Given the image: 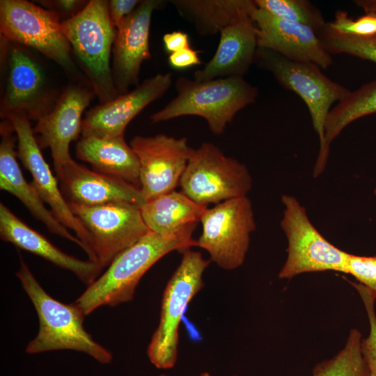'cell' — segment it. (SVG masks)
<instances>
[{"label": "cell", "mask_w": 376, "mask_h": 376, "mask_svg": "<svg viewBox=\"0 0 376 376\" xmlns=\"http://www.w3.org/2000/svg\"><path fill=\"white\" fill-rule=\"evenodd\" d=\"M251 15L239 19L219 33L214 56L203 68L194 72V79L243 77L254 64L258 49L257 27Z\"/></svg>", "instance_id": "obj_21"}, {"label": "cell", "mask_w": 376, "mask_h": 376, "mask_svg": "<svg viewBox=\"0 0 376 376\" xmlns=\"http://www.w3.org/2000/svg\"><path fill=\"white\" fill-rule=\"evenodd\" d=\"M16 276L39 320L38 334L28 343L27 353L71 350L86 353L101 363L111 362V353L86 331L83 324L86 315L75 302L66 304L51 297L22 258Z\"/></svg>", "instance_id": "obj_2"}, {"label": "cell", "mask_w": 376, "mask_h": 376, "mask_svg": "<svg viewBox=\"0 0 376 376\" xmlns=\"http://www.w3.org/2000/svg\"><path fill=\"white\" fill-rule=\"evenodd\" d=\"M0 116L38 121L49 113L62 91L53 86L41 61L27 47L1 37Z\"/></svg>", "instance_id": "obj_5"}, {"label": "cell", "mask_w": 376, "mask_h": 376, "mask_svg": "<svg viewBox=\"0 0 376 376\" xmlns=\"http://www.w3.org/2000/svg\"><path fill=\"white\" fill-rule=\"evenodd\" d=\"M362 339L360 331L352 329L343 349L332 358L318 363L312 376H368Z\"/></svg>", "instance_id": "obj_27"}, {"label": "cell", "mask_w": 376, "mask_h": 376, "mask_svg": "<svg viewBox=\"0 0 376 376\" xmlns=\"http://www.w3.org/2000/svg\"><path fill=\"white\" fill-rule=\"evenodd\" d=\"M77 157L94 171L123 180L140 189L139 162L124 136H81L76 145Z\"/></svg>", "instance_id": "obj_23"}, {"label": "cell", "mask_w": 376, "mask_h": 376, "mask_svg": "<svg viewBox=\"0 0 376 376\" xmlns=\"http://www.w3.org/2000/svg\"><path fill=\"white\" fill-rule=\"evenodd\" d=\"M95 96L88 84L72 81L63 89L51 111L33 128L40 148H49L56 173L72 160L70 145L81 134L82 114Z\"/></svg>", "instance_id": "obj_14"}, {"label": "cell", "mask_w": 376, "mask_h": 376, "mask_svg": "<svg viewBox=\"0 0 376 376\" xmlns=\"http://www.w3.org/2000/svg\"><path fill=\"white\" fill-rule=\"evenodd\" d=\"M281 201L284 209L280 224L288 247L279 278L290 279L304 273L326 271L345 274L349 253L320 234L309 219L305 207L295 196L284 194Z\"/></svg>", "instance_id": "obj_9"}, {"label": "cell", "mask_w": 376, "mask_h": 376, "mask_svg": "<svg viewBox=\"0 0 376 376\" xmlns=\"http://www.w3.org/2000/svg\"><path fill=\"white\" fill-rule=\"evenodd\" d=\"M74 215L88 235L86 253L102 268L148 231L140 207L130 203H112L86 206L69 203Z\"/></svg>", "instance_id": "obj_11"}, {"label": "cell", "mask_w": 376, "mask_h": 376, "mask_svg": "<svg viewBox=\"0 0 376 376\" xmlns=\"http://www.w3.org/2000/svg\"><path fill=\"white\" fill-rule=\"evenodd\" d=\"M318 36L325 50L331 55L347 54L376 63V34L343 33L327 23Z\"/></svg>", "instance_id": "obj_28"}, {"label": "cell", "mask_w": 376, "mask_h": 376, "mask_svg": "<svg viewBox=\"0 0 376 376\" xmlns=\"http://www.w3.org/2000/svg\"><path fill=\"white\" fill-rule=\"evenodd\" d=\"M200 222L202 233L197 246L205 250L218 267L233 270L242 266L256 225L253 207L246 196L235 198L207 208Z\"/></svg>", "instance_id": "obj_12"}, {"label": "cell", "mask_w": 376, "mask_h": 376, "mask_svg": "<svg viewBox=\"0 0 376 376\" xmlns=\"http://www.w3.org/2000/svg\"><path fill=\"white\" fill-rule=\"evenodd\" d=\"M0 237L20 249L37 255L61 268L72 272L88 285L100 274L97 263L82 260L62 251L44 235L17 217L3 203H0Z\"/></svg>", "instance_id": "obj_22"}, {"label": "cell", "mask_w": 376, "mask_h": 376, "mask_svg": "<svg viewBox=\"0 0 376 376\" xmlns=\"http://www.w3.org/2000/svg\"><path fill=\"white\" fill-rule=\"evenodd\" d=\"M69 203L97 206L126 203L139 207L146 203L140 189L117 178L92 171L73 159L56 173Z\"/></svg>", "instance_id": "obj_19"}, {"label": "cell", "mask_w": 376, "mask_h": 376, "mask_svg": "<svg viewBox=\"0 0 376 376\" xmlns=\"http://www.w3.org/2000/svg\"><path fill=\"white\" fill-rule=\"evenodd\" d=\"M254 63L271 72L281 85L296 93L306 104L320 141L319 154L313 169V176L318 177L327 162L324 155L327 115L331 105L346 97L350 91L327 77L316 64L291 61L270 49L258 47Z\"/></svg>", "instance_id": "obj_7"}, {"label": "cell", "mask_w": 376, "mask_h": 376, "mask_svg": "<svg viewBox=\"0 0 376 376\" xmlns=\"http://www.w3.org/2000/svg\"><path fill=\"white\" fill-rule=\"evenodd\" d=\"M199 52L191 47L185 48L169 54V65L178 70H182L201 63Z\"/></svg>", "instance_id": "obj_34"}, {"label": "cell", "mask_w": 376, "mask_h": 376, "mask_svg": "<svg viewBox=\"0 0 376 376\" xmlns=\"http://www.w3.org/2000/svg\"><path fill=\"white\" fill-rule=\"evenodd\" d=\"M62 28L100 103L117 97L110 63L117 30L110 19L108 1H88L76 15L62 22Z\"/></svg>", "instance_id": "obj_4"}, {"label": "cell", "mask_w": 376, "mask_h": 376, "mask_svg": "<svg viewBox=\"0 0 376 376\" xmlns=\"http://www.w3.org/2000/svg\"><path fill=\"white\" fill-rule=\"evenodd\" d=\"M3 118L8 119L13 125L17 137V157L32 175L31 185L42 201L49 205L50 211L57 220L67 228L75 232L83 244V250L86 252V230L72 213L58 187L57 180L43 157L30 120L19 114H10Z\"/></svg>", "instance_id": "obj_15"}, {"label": "cell", "mask_w": 376, "mask_h": 376, "mask_svg": "<svg viewBox=\"0 0 376 376\" xmlns=\"http://www.w3.org/2000/svg\"><path fill=\"white\" fill-rule=\"evenodd\" d=\"M163 42L165 50L169 54L190 47L188 35L180 31L164 34Z\"/></svg>", "instance_id": "obj_35"}, {"label": "cell", "mask_w": 376, "mask_h": 376, "mask_svg": "<svg viewBox=\"0 0 376 376\" xmlns=\"http://www.w3.org/2000/svg\"><path fill=\"white\" fill-rule=\"evenodd\" d=\"M182 252L164 290L159 324L147 349L150 361L159 369L171 368L177 361L180 324L187 305L203 287V275L211 262L198 251Z\"/></svg>", "instance_id": "obj_8"}, {"label": "cell", "mask_w": 376, "mask_h": 376, "mask_svg": "<svg viewBox=\"0 0 376 376\" xmlns=\"http://www.w3.org/2000/svg\"><path fill=\"white\" fill-rule=\"evenodd\" d=\"M175 86L176 96L152 113L151 121L157 123L185 116H200L217 135L224 133L235 115L253 104L258 95L256 86L237 76L206 81L180 77Z\"/></svg>", "instance_id": "obj_3"}, {"label": "cell", "mask_w": 376, "mask_h": 376, "mask_svg": "<svg viewBox=\"0 0 376 376\" xmlns=\"http://www.w3.org/2000/svg\"><path fill=\"white\" fill-rule=\"evenodd\" d=\"M252 182L244 164L227 156L212 143L203 142L194 150L180 185L189 198L207 207L246 196Z\"/></svg>", "instance_id": "obj_10"}, {"label": "cell", "mask_w": 376, "mask_h": 376, "mask_svg": "<svg viewBox=\"0 0 376 376\" xmlns=\"http://www.w3.org/2000/svg\"><path fill=\"white\" fill-rule=\"evenodd\" d=\"M14 133L11 123L8 119H2L0 124V189L17 198L50 233L77 244L83 249L80 240L47 210L36 189L24 178L16 159L17 137Z\"/></svg>", "instance_id": "obj_20"}, {"label": "cell", "mask_w": 376, "mask_h": 376, "mask_svg": "<svg viewBox=\"0 0 376 376\" xmlns=\"http://www.w3.org/2000/svg\"><path fill=\"white\" fill-rule=\"evenodd\" d=\"M0 34L6 40L33 49L53 61L72 82L88 84L72 59L62 20L54 11L26 0H1Z\"/></svg>", "instance_id": "obj_6"}, {"label": "cell", "mask_w": 376, "mask_h": 376, "mask_svg": "<svg viewBox=\"0 0 376 376\" xmlns=\"http://www.w3.org/2000/svg\"><path fill=\"white\" fill-rule=\"evenodd\" d=\"M139 0H109L108 10L111 22L117 29L125 18L138 6Z\"/></svg>", "instance_id": "obj_33"}, {"label": "cell", "mask_w": 376, "mask_h": 376, "mask_svg": "<svg viewBox=\"0 0 376 376\" xmlns=\"http://www.w3.org/2000/svg\"><path fill=\"white\" fill-rule=\"evenodd\" d=\"M179 15L202 36H213L239 19L252 14V0H171Z\"/></svg>", "instance_id": "obj_24"}, {"label": "cell", "mask_w": 376, "mask_h": 376, "mask_svg": "<svg viewBox=\"0 0 376 376\" xmlns=\"http://www.w3.org/2000/svg\"><path fill=\"white\" fill-rule=\"evenodd\" d=\"M130 146L140 166V190L145 201L175 190L194 148L185 137L164 134L134 136Z\"/></svg>", "instance_id": "obj_13"}, {"label": "cell", "mask_w": 376, "mask_h": 376, "mask_svg": "<svg viewBox=\"0 0 376 376\" xmlns=\"http://www.w3.org/2000/svg\"><path fill=\"white\" fill-rule=\"evenodd\" d=\"M42 7L54 11L60 18L66 20L79 13L88 3L83 0L37 1ZM63 20V21H64Z\"/></svg>", "instance_id": "obj_32"}, {"label": "cell", "mask_w": 376, "mask_h": 376, "mask_svg": "<svg viewBox=\"0 0 376 376\" xmlns=\"http://www.w3.org/2000/svg\"><path fill=\"white\" fill-rule=\"evenodd\" d=\"M166 3L163 0L141 1L116 29L111 72L118 95L129 92L131 86L139 84L141 65L151 57L149 37L152 15Z\"/></svg>", "instance_id": "obj_16"}, {"label": "cell", "mask_w": 376, "mask_h": 376, "mask_svg": "<svg viewBox=\"0 0 376 376\" xmlns=\"http://www.w3.org/2000/svg\"><path fill=\"white\" fill-rule=\"evenodd\" d=\"M345 274L353 276L376 295V256H360L349 253Z\"/></svg>", "instance_id": "obj_31"}, {"label": "cell", "mask_w": 376, "mask_h": 376, "mask_svg": "<svg viewBox=\"0 0 376 376\" xmlns=\"http://www.w3.org/2000/svg\"><path fill=\"white\" fill-rule=\"evenodd\" d=\"M376 113V80L367 83L346 97L329 111L324 125V155L343 130L354 120Z\"/></svg>", "instance_id": "obj_26"}, {"label": "cell", "mask_w": 376, "mask_h": 376, "mask_svg": "<svg viewBox=\"0 0 376 376\" xmlns=\"http://www.w3.org/2000/svg\"><path fill=\"white\" fill-rule=\"evenodd\" d=\"M352 284L362 299L370 324L368 336L362 339V353L367 364L368 376H376V313L375 311L376 295L359 283H352Z\"/></svg>", "instance_id": "obj_30"}, {"label": "cell", "mask_w": 376, "mask_h": 376, "mask_svg": "<svg viewBox=\"0 0 376 376\" xmlns=\"http://www.w3.org/2000/svg\"><path fill=\"white\" fill-rule=\"evenodd\" d=\"M160 376H169V375H162ZM201 376H210L209 373H203Z\"/></svg>", "instance_id": "obj_37"}, {"label": "cell", "mask_w": 376, "mask_h": 376, "mask_svg": "<svg viewBox=\"0 0 376 376\" xmlns=\"http://www.w3.org/2000/svg\"><path fill=\"white\" fill-rule=\"evenodd\" d=\"M370 14H373V13H370ZM375 18H376V14H375Z\"/></svg>", "instance_id": "obj_38"}, {"label": "cell", "mask_w": 376, "mask_h": 376, "mask_svg": "<svg viewBox=\"0 0 376 376\" xmlns=\"http://www.w3.org/2000/svg\"><path fill=\"white\" fill-rule=\"evenodd\" d=\"M251 16L257 27L258 47L270 49L291 61L313 63L323 69L332 64L331 55L311 28L257 7Z\"/></svg>", "instance_id": "obj_18"}, {"label": "cell", "mask_w": 376, "mask_h": 376, "mask_svg": "<svg viewBox=\"0 0 376 376\" xmlns=\"http://www.w3.org/2000/svg\"><path fill=\"white\" fill-rule=\"evenodd\" d=\"M172 74L159 73L133 90L88 110L81 125V136H124L128 124L147 106L161 98L172 84Z\"/></svg>", "instance_id": "obj_17"}, {"label": "cell", "mask_w": 376, "mask_h": 376, "mask_svg": "<svg viewBox=\"0 0 376 376\" xmlns=\"http://www.w3.org/2000/svg\"><path fill=\"white\" fill-rule=\"evenodd\" d=\"M355 5L361 8L366 14H376V0H356Z\"/></svg>", "instance_id": "obj_36"}, {"label": "cell", "mask_w": 376, "mask_h": 376, "mask_svg": "<svg viewBox=\"0 0 376 376\" xmlns=\"http://www.w3.org/2000/svg\"><path fill=\"white\" fill-rule=\"evenodd\" d=\"M197 224L173 233L149 230L108 265L107 269L87 286L75 303L88 315L100 306H114L132 299L135 289L146 272L169 253L197 246L192 237Z\"/></svg>", "instance_id": "obj_1"}, {"label": "cell", "mask_w": 376, "mask_h": 376, "mask_svg": "<svg viewBox=\"0 0 376 376\" xmlns=\"http://www.w3.org/2000/svg\"><path fill=\"white\" fill-rule=\"evenodd\" d=\"M257 8L290 21L304 24L317 33L326 25L322 13L307 0H254Z\"/></svg>", "instance_id": "obj_29"}, {"label": "cell", "mask_w": 376, "mask_h": 376, "mask_svg": "<svg viewBox=\"0 0 376 376\" xmlns=\"http://www.w3.org/2000/svg\"><path fill=\"white\" fill-rule=\"evenodd\" d=\"M207 208L174 190L146 201L140 210L149 230L169 234L198 224Z\"/></svg>", "instance_id": "obj_25"}]
</instances>
